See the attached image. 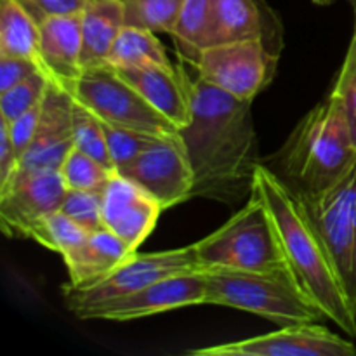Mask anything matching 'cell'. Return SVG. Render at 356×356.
I'll list each match as a JSON object with an SVG mask.
<instances>
[{
	"label": "cell",
	"mask_w": 356,
	"mask_h": 356,
	"mask_svg": "<svg viewBox=\"0 0 356 356\" xmlns=\"http://www.w3.org/2000/svg\"><path fill=\"white\" fill-rule=\"evenodd\" d=\"M202 273L207 282V305L242 309L280 325L316 323L325 318L291 271L211 268Z\"/></svg>",
	"instance_id": "277c9868"
},
{
	"label": "cell",
	"mask_w": 356,
	"mask_h": 356,
	"mask_svg": "<svg viewBox=\"0 0 356 356\" xmlns=\"http://www.w3.org/2000/svg\"><path fill=\"white\" fill-rule=\"evenodd\" d=\"M134 252L138 250H132L110 229L101 228L92 232L82 247L63 257L68 270L70 285L86 287L106 277Z\"/></svg>",
	"instance_id": "d6986e66"
},
{
	"label": "cell",
	"mask_w": 356,
	"mask_h": 356,
	"mask_svg": "<svg viewBox=\"0 0 356 356\" xmlns=\"http://www.w3.org/2000/svg\"><path fill=\"white\" fill-rule=\"evenodd\" d=\"M193 356H356L351 341L316 323L284 325L264 336L191 350Z\"/></svg>",
	"instance_id": "7c38bea8"
},
{
	"label": "cell",
	"mask_w": 356,
	"mask_h": 356,
	"mask_svg": "<svg viewBox=\"0 0 356 356\" xmlns=\"http://www.w3.org/2000/svg\"><path fill=\"white\" fill-rule=\"evenodd\" d=\"M202 271L195 254L193 243L183 249L160 250V252H134L127 261L115 268L111 273L86 287L63 285V299L70 313L87 306L99 305L110 299L122 298L141 291L146 285L155 284L167 277Z\"/></svg>",
	"instance_id": "ba28073f"
},
{
	"label": "cell",
	"mask_w": 356,
	"mask_h": 356,
	"mask_svg": "<svg viewBox=\"0 0 356 356\" xmlns=\"http://www.w3.org/2000/svg\"><path fill=\"white\" fill-rule=\"evenodd\" d=\"M59 172L68 190L103 191L115 170L108 169L96 159L73 146L66 155Z\"/></svg>",
	"instance_id": "4316f807"
},
{
	"label": "cell",
	"mask_w": 356,
	"mask_h": 356,
	"mask_svg": "<svg viewBox=\"0 0 356 356\" xmlns=\"http://www.w3.org/2000/svg\"><path fill=\"white\" fill-rule=\"evenodd\" d=\"M51 79L44 72H37L23 82L0 92V117L13 122L38 104L47 90Z\"/></svg>",
	"instance_id": "83f0119b"
},
{
	"label": "cell",
	"mask_w": 356,
	"mask_h": 356,
	"mask_svg": "<svg viewBox=\"0 0 356 356\" xmlns=\"http://www.w3.org/2000/svg\"><path fill=\"white\" fill-rule=\"evenodd\" d=\"M38 24L51 16H61V14H79L86 7L89 0H17Z\"/></svg>",
	"instance_id": "d6a6232c"
},
{
	"label": "cell",
	"mask_w": 356,
	"mask_h": 356,
	"mask_svg": "<svg viewBox=\"0 0 356 356\" xmlns=\"http://www.w3.org/2000/svg\"><path fill=\"white\" fill-rule=\"evenodd\" d=\"M356 162V146L339 101L329 94L301 118L278 153L280 177L298 193L336 184Z\"/></svg>",
	"instance_id": "3957f363"
},
{
	"label": "cell",
	"mask_w": 356,
	"mask_h": 356,
	"mask_svg": "<svg viewBox=\"0 0 356 356\" xmlns=\"http://www.w3.org/2000/svg\"><path fill=\"white\" fill-rule=\"evenodd\" d=\"M72 124H73V146L80 152L87 153L97 162L106 165L108 169L115 170L113 162H111L110 152H108L106 138H104L103 125L101 120L89 110L73 99L72 106Z\"/></svg>",
	"instance_id": "484cf974"
},
{
	"label": "cell",
	"mask_w": 356,
	"mask_h": 356,
	"mask_svg": "<svg viewBox=\"0 0 356 356\" xmlns=\"http://www.w3.org/2000/svg\"><path fill=\"white\" fill-rule=\"evenodd\" d=\"M101 125H103L108 152H110L115 170H120L122 167L132 162L139 153L145 152L149 145H153V143L160 139V136L132 131V129L125 127H117V125L106 124L103 120H101Z\"/></svg>",
	"instance_id": "f1b7e54d"
},
{
	"label": "cell",
	"mask_w": 356,
	"mask_h": 356,
	"mask_svg": "<svg viewBox=\"0 0 356 356\" xmlns=\"http://www.w3.org/2000/svg\"><path fill=\"white\" fill-rule=\"evenodd\" d=\"M193 169V197L228 207L254 190L261 165L252 101L238 99L204 79L191 80V120L179 129Z\"/></svg>",
	"instance_id": "6da1fadb"
},
{
	"label": "cell",
	"mask_w": 356,
	"mask_h": 356,
	"mask_svg": "<svg viewBox=\"0 0 356 356\" xmlns=\"http://www.w3.org/2000/svg\"><path fill=\"white\" fill-rule=\"evenodd\" d=\"M37 72H42V68L33 59L0 56V92L23 82Z\"/></svg>",
	"instance_id": "836d02e7"
},
{
	"label": "cell",
	"mask_w": 356,
	"mask_h": 356,
	"mask_svg": "<svg viewBox=\"0 0 356 356\" xmlns=\"http://www.w3.org/2000/svg\"><path fill=\"white\" fill-rule=\"evenodd\" d=\"M252 195L259 197L277 228L291 273L327 320L356 337V313L341 284L327 247L309 221L296 191L277 172L261 163Z\"/></svg>",
	"instance_id": "7a4b0ae2"
},
{
	"label": "cell",
	"mask_w": 356,
	"mask_h": 356,
	"mask_svg": "<svg viewBox=\"0 0 356 356\" xmlns=\"http://www.w3.org/2000/svg\"><path fill=\"white\" fill-rule=\"evenodd\" d=\"M280 54H275L259 38L211 45L191 63L198 76L218 89L254 101L263 92L278 70Z\"/></svg>",
	"instance_id": "9c48e42d"
},
{
	"label": "cell",
	"mask_w": 356,
	"mask_h": 356,
	"mask_svg": "<svg viewBox=\"0 0 356 356\" xmlns=\"http://www.w3.org/2000/svg\"><path fill=\"white\" fill-rule=\"evenodd\" d=\"M355 13H356V9H355ZM355 31H356V24H355Z\"/></svg>",
	"instance_id": "74e56055"
},
{
	"label": "cell",
	"mask_w": 356,
	"mask_h": 356,
	"mask_svg": "<svg viewBox=\"0 0 356 356\" xmlns=\"http://www.w3.org/2000/svg\"><path fill=\"white\" fill-rule=\"evenodd\" d=\"M296 195L323 240L356 313V162L327 190Z\"/></svg>",
	"instance_id": "8992f818"
},
{
	"label": "cell",
	"mask_w": 356,
	"mask_h": 356,
	"mask_svg": "<svg viewBox=\"0 0 356 356\" xmlns=\"http://www.w3.org/2000/svg\"><path fill=\"white\" fill-rule=\"evenodd\" d=\"M103 226L124 240L132 250L152 235L165 209L149 191L115 170L101 191Z\"/></svg>",
	"instance_id": "5bb4252c"
},
{
	"label": "cell",
	"mask_w": 356,
	"mask_h": 356,
	"mask_svg": "<svg viewBox=\"0 0 356 356\" xmlns=\"http://www.w3.org/2000/svg\"><path fill=\"white\" fill-rule=\"evenodd\" d=\"M72 106L73 97L68 90L51 80L42 99L33 141L21 156L16 174L61 169L66 155L73 148Z\"/></svg>",
	"instance_id": "9a60e30c"
},
{
	"label": "cell",
	"mask_w": 356,
	"mask_h": 356,
	"mask_svg": "<svg viewBox=\"0 0 356 356\" xmlns=\"http://www.w3.org/2000/svg\"><path fill=\"white\" fill-rule=\"evenodd\" d=\"M348 2H350V3H351V6H353V7H355V9H356V0H348Z\"/></svg>",
	"instance_id": "8d00e7d4"
},
{
	"label": "cell",
	"mask_w": 356,
	"mask_h": 356,
	"mask_svg": "<svg viewBox=\"0 0 356 356\" xmlns=\"http://www.w3.org/2000/svg\"><path fill=\"white\" fill-rule=\"evenodd\" d=\"M89 235L90 233L80 225H76L73 219L63 214L61 211H56L35 226L30 238L40 243L45 249L54 250L61 257H66L73 250L82 247L86 240L89 238Z\"/></svg>",
	"instance_id": "d4e9b609"
},
{
	"label": "cell",
	"mask_w": 356,
	"mask_h": 356,
	"mask_svg": "<svg viewBox=\"0 0 356 356\" xmlns=\"http://www.w3.org/2000/svg\"><path fill=\"white\" fill-rule=\"evenodd\" d=\"M66 188L59 170L19 172L0 190V226L9 238H30L35 226L59 211Z\"/></svg>",
	"instance_id": "4fadbf2b"
},
{
	"label": "cell",
	"mask_w": 356,
	"mask_h": 356,
	"mask_svg": "<svg viewBox=\"0 0 356 356\" xmlns=\"http://www.w3.org/2000/svg\"><path fill=\"white\" fill-rule=\"evenodd\" d=\"M129 86L134 87L153 108L165 115L177 129L191 120V80L183 66L153 63L134 68H113Z\"/></svg>",
	"instance_id": "2e32d148"
},
{
	"label": "cell",
	"mask_w": 356,
	"mask_h": 356,
	"mask_svg": "<svg viewBox=\"0 0 356 356\" xmlns=\"http://www.w3.org/2000/svg\"><path fill=\"white\" fill-rule=\"evenodd\" d=\"M44 99V97H42ZM40 110H42V101L38 104H35L31 110H28L26 113L21 115L19 118L13 122H7V127H9V136L10 141H13L14 148H16L17 156L24 155V152L28 149L30 143L33 141L35 131H37L38 125V117H40ZM2 118V117H0Z\"/></svg>",
	"instance_id": "1f68e13d"
},
{
	"label": "cell",
	"mask_w": 356,
	"mask_h": 356,
	"mask_svg": "<svg viewBox=\"0 0 356 356\" xmlns=\"http://www.w3.org/2000/svg\"><path fill=\"white\" fill-rule=\"evenodd\" d=\"M186 0H122L127 26L153 33H172Z\"/></svg>",
	"instance_id": "cb8c5ba5"
},
{
	"label": "cell",
	"mask_w": 356,
	"mask_h": 356,
	"mask_svg": "<svg viewBox=\"0 0 356 356\" xmlns=\"http://www.w3.org/2000/svg\"><path fill=\"white\" fill-rule=\"evenodd\" d=\"M125 26L122 0H89L80 13L82 31V68L108 65V56Z\"/></svg>",
	"instance_id": "ffe728a7"
},
{
	"label": "cell",
	"mask_w": 356,
	"mask_h": 356,
	"mask_svg": "<svg viewBox=\"0 0 356 356\" xmlns=\"http://www.w3.org/2000/svg\"><path fill=\"white\" fill-rule=\"evenodd\" d=\"M170 37L181 59L191 65L214 45V0H186Z\"/></svg>",
	"instance_id": "7402d4cb"
},
{
	"label": "cell",
	"mask_w": 356,
	"mask_h": 356,
	"mask_svg": "<svg viewBox=\"0 0 356 356\" xmlns=\"http://www.w3.org/2000/svg\"><path fill=\"white\" fill-rule=\"evenodd\" d=\"M259 38L280 54L284 31L280 17L266 0H214V45Z\"/></svg>",
	"instance_id": "e0dca14e"
},
{
	"label": "cell",
	"mask_w": 356,
	"mask_h": 356,
	"mask_svg": "<svg viewBox=\"0 0 356 356\" xmlns=\"http://www.w3.org/2000/svg\"><path fill=\"white\" fill-rule=\"evenodd\" d=\"M202 270L291 271L266 205L256 195L221 228L193 243Z\"/></svg>",
	"instance_id": "5b68a950"
},
{
	"label": "cell",
	"mask_w": 356,
	"mask_h": 356,
	"mask_svg": "<svg viewBox=\"0 0 356 356\" xmlns=\"http://www.w3.org/2000/svg\"><path fill=\"white\" fill-rule=\"evenodd\" d=\"M0 56L33 59L40 65V24L17 0H0Z\"/></svg>",
	"instance_id": "44dd1931"
},
{
	"label": "cell",
	"mask_w": 356,
	"mask_h": 356,
	"mask_svg": "<svg viewBox=\"0 0 356 356\" xmlns=\"http://www.w3.org/2000/svg\"><path fill=\"white\" fill-rule=\"evenodd\" d=\"M117 172L149 191L163 209L193 197V169L179 134L160 138Z\"/></svg>",
	"instance_id": "8fae6325"
},
{
	"label": "cell",
	"mask_w": 356,
	"mask_h": 356,
	"mask_svg": "<svg viewBox=\"0 0 356 356\" xmlns=\"http://www.w3.org/2000/svg\"><path fill=\"white\" fill-rule=\"evenodd\" d=\"M313 2H315L316 6H330V3H334L336 0H313Z\"/></svg>",
	"instance_id": "d590c367"
},
{
	"label": "cell",
	"mask_w": 356,
	"mask_h": 356,
	"mask_svg": "<svg viewBox=\"0 0 356 356\" xmlns=\"http://www.w3.org/2000/svg\"><path fill=\"white\" fill-rule=\"evenodd\" d=\"M153 63H162V65L170 63L162 42L155 37L153 31L125 24L111 47L106 66L134 68V66L153 65Z\"/></svg>",
	"instance_id": "603a6c76"
},
{
	"label": "cell",
	"mask_w": 356,
	"mask_h": 356,
	"mask_svg": "<svg viewBox=\"0 0 356 356\" xmlns=\"http://www.w3.org/2000/svg\"><path fill=\"white\" fill-rule=\"evenodd\" d=\"M197 305H207V282L202 271L167 277L141 291L87 306L73 315L82 320L127 322Z\"/></svg>",
	"instance_id": "30bf717a"
},
{
	"label": "cell",
	"mask_w": 356,
	"mask_h": 356,
	"mask_svg": "<svg viewBox=\"0 0 356 356\" xmlns=\"http://www.w3.org/2000/svg\"><path fill=\"white\" fill-rule=\"evenodd\" d=\"M19 156L9 136V127L3 118H0V190L6 188L17 172Z\"/></svg>",
	"instance_id": "e575fe53"
},
{
	"label": "cell",
	"mask_w": 356,
	"mask_h": 356,
	"mask_svg": "<svg viewBox=\"0 0 356 356\" xmlns=\"http://www.w3.org/2000/svg\"><path fill=\"white\" fill-rule=\"evenodd\" d=\"M68 94L106 124L160 138L179 134V129L165 115L153 108L110 66L86 70Z\"/></svg>",
	"instance_id": "52a82bcc"
},
{
	"label": "cell",
	"mask_w": 356,
	"mask_h": 356,
	"mask_svg": "<svg viewBox=\"0 0 356 356\" xmlns=\"http://www.w3.org/2000/svg\"><path fill=\"white\" fill-rule=\"evenodd\" d=\"M63 214L87 229L89 233L104 228L103 226V197L101 191H66L59 207Z\"/></svg>",
	"instance_id": "f546056e"
},
{
	"label": "cell",
	"mask_w": 356,
	"mask_h": 356,
	"mask_svg": "<svg viewBox=\"0 0 356 356\" xmlns=\"http://www.w3.org/2000/svg\"><path fill=\"white\" fill-rule=\"evenodd\" d=\"M330 94L339 101L341 108H343L351 138L356 146V31L351 38L346 58L337 73V80Z\"/></svg>",
	"instance_id": "4dcf8cb0"
},
{
	"label": "cell",
	"mask_w": 356,
	"mask_h": 356,
	"mask_svg": "<svg viewBox=\"0 0 356 356\" xmlns=\"http://www.w3.org/2000/svg\"><path fill=\"white\" fill-rule=\"evenodd\" d=\"M42 72L65 90L83 73L80 13L51 16L40 23Z\"/></svg>",
	"instance_id": "ac0fdd59"
}]
</instances>
